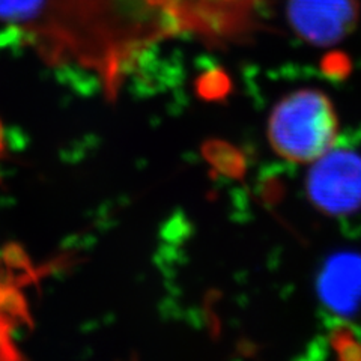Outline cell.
I'll list each match as a JSON object with an SVG mask.
<instances>
[{
	"label": "cell",
	"mask_w": 361,
	"mask_h": 361,
	"mask_svg": "<svg viewBox=\"0 0 361 361\" xmlns=\"http://www.w3.org/2000/svg\"><path fill=\"white\" fill-rule=\"evenodd\" d=\"M286 16L295 35L313 47L345 41L360 20V0H288Z\"/></svg>",
	"instance_id": "3957f363"
},
{
	"label": "cell",
	"mask_w": 361,
	"mask_h": 361,
	"mask_svg": "<svg viewBox=\"0 0 361 361\" xmlns=\"http://www.w3.org/2000/svg\"><path fill=\"white\" fill-rule=\"evenodd\" d=\"M9 261L5 255L4 269H0V358H16L13 331L25 319V297L20 285H26V273L8 269Z\"/></svg>",
	"instance_id": "5b68a950"
},
{
	"label": "cell",
	"mask_w": 361,
	"mask_h": 361,
	"mask_svg": "<svg viewBox=\"0 0 361 361\" xmlns=\"http://www.w3.org/2000/svg\"><path fill=\"white\" fill-rule=\"evenodd\" d=\"M325 307L336 314L349 316L361 309V256L342 253L325 264L318 281Z\"/></svg>",
	"instance_id": "277c9868"
},
{
	"label": "cell",
	"mask_w": 361,
	"mask_h": 361,
	"mask_svg": "<svg viewBox=\"0 0 361 361\" xmlns=\"http://www.w3.org/2000/svg\"><path fill=\"white\" fill-rule=\"evenodd\" d=\"M312 164L306 190L316 208L330 217L361 209V154L334 145Z\"/></svg>",
	"instance_id": "7a4b0ae2"
},
{
	"label": "cell",
	"mask_w": 361,
	"mask_h": 361,
	"mask_svg": "<svg viewBox=\"0 0 361 361\" xmlns=\"http://www.w3.org/2000/svg\"><path fill=\"white\" fill-rule=\"evenodd\" d=\"M50 0H0V21L29 38L38 27Z\"/></svg>",
	"instance_id": "8992f818"
},
{
	"label": "cell",
	"mask_w": 361,
	"mask_h": 361,
	"mask_svg": "<svg viewBox=\"0 0 361 361\" xmlns=\"http://www.w3.org/2000/svg\"><path fill=\"white\" fill-rule=\"evenodd\" d=\"M338 118L331 99L318 89L304 87L281 98L268 121V140L288 161L307 164L337 142Z\"/></svg>",
	"instance_id": "6da1fadb"
}]
</instances>
